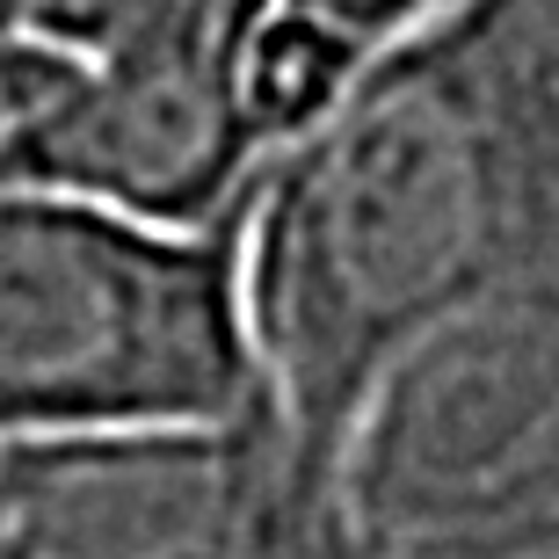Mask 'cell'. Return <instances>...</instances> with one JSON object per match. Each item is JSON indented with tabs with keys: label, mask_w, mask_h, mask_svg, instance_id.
<instances>
[{
	"label": "cell",
	"mask_w": 559,
	"mask_h": 559,
	"mask_svg": "<svg viewBox=\"0 0 559 559\" xmlns=\"http://www.w3.org/2000/svg\"><path fill=\"white\" fill-rule=\"evenodd\" d=\"M73 81H81V59H66V51L0 22V189L44 182L59 117L73 103Z\"/></svg>",
	"instance_id": "6"
},
{
	"label": "cell",
	"mask_w": 559,
	"mask_h": 559,
	"mask_svg": "<svg viewBox=\"0 0 559 559\" xmlns=\"http://www.w3.org/2000/svg\"><path fill=\"white\" fill-rule=\"evenodd\" d=\"M233 211L167 226L81 189H0V436L197 421L270 400Z\"/></svg>",
	"instance_id": "2"
},
{
	"label": "cell",
	"mask_w": 559,
	"mask_h": 559,
	"mask_svg": "<svg viewBox=\"0 0 559 559\" xmlns=\"http://www.w3.org/2000/svg\"><path fill=\"white\" fill-rule=\"evenodd\" d=\"M233 233L262 393L328 465L429 320L559 254V44L516 0H451L254 167Z\"/></svg>",
	"instance_id": "1"
},
{
	"label": "cell",
	"mask_w": 559,
	"mask_h": 559,
	"mask_svg": "<svg viewBox=\"0 0 559 559\" xmlns=\"http://www.w3.org/2000/svg\"><path fill=\"white\" fill-rule=\"evenodd\" d=\"M0 559H334L328 465L270 400L197 421L0 436Z\"/></svg>",
	"instance_id": "4"
},
{
	"label": "cell",
	"mask_w": 559,
	"mask_h": 559,
	"mask_svg": "<svg viewBox=\"0 0 559 559\" xmlns=\"http://www.w3.org/2000/svg\"><path fill=\"white\" fill-rule=\"evenodd\" d=\"M334 559H559V254L407 342L328 451Z\"/></svg>",
	"instance_id": "3"
},
{
	"label": "cell",
	"mask_w": 559,
	"mask_h": 559,
	"mask_svg": "<svg viewBox=\"0 0 559 559\" xmlns=\"http://www.w3.org/2000/svg\"><path fill=\"white\" fill-rule=\"evenodd\" d=\"M270 8L276 0H0V22L81 66H248V44Z\"/></svg>",
	"instance_id": "5"
},
{
	"label": "cell",
	"mask_w": 559,
	"mask_h": 559,
	"mask_svg": "<svg viewBox=\"0 0 559 559\" xmlns=\"http://www.w3.org/2000/svg\"><path fill=\"white\" fill-rule=\"evenodd\" d=\"M284 15H306L312 29H328L356 51V59H378L385 44L415 37L421 22H436L451 0H276Z\"/></svg>",
	"instance_id": "7"
}]
</instances>
